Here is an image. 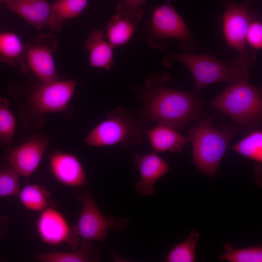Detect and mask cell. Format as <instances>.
Listing matches in <instances>:
<instances>
[{"mask_svg": "<svg viewBox=\"0 0 262 262\" xmlns=\"http://www.w3.org/2000/svg\"><path fill=\"white\" fill-rule=\"evenodd\" d=\"M19 199L27 209L41 211L47 208L49 193L37 184L25 186L18 194Z\"/></svg>", "mask_w": 262, "mask_h": 262, "instance_id": "cb8c5ba5", "label": "cell"}, {"mask_svg": "<svg viewBox=\"0 0 262 262\" xmlns=\"http://www.w3.org/2000/svg\"><path fill=\"white\" fill-rule=\"evenodd\" d=\"M219 0L224 6L222 28L225 40L229 48L235 49L239 54L229 64L249 73L257 56L255 50L247 46L246 35L250 22L259 13L252 7L251 0Z\"/></svg>", "mask_w": 262, "mask_h": 262, "instance_id": "3957f363", "label": "cell"}, {"mask_svg": "<svg viewBox=\"0 0 262 262\" xmlns=\"http://www.w3.org/2000/svg\"><path fill=\"white\" fill-rule=\"evenodd\" d=\"M246 42L247 46L254 50L262 48V23L259 14L249 23L246 35Z\"/></svg>", "mask_w": 262, "mask_h": 262, "instance_id": "f1b7e54d", "label": "cell"}, {"mask_svg": "<svg viewBox=\"0 0 262 262\" xmlns=\"http://www.w3.org/2000/svg\"><path fill=\"white\" fill-rule=\"evenodd\" d=\"M19 174L11 166L0 168V197L15 196L20 191Z\"/></svg>", "mask_w": 262, "mask_h": 262, "instance_id": "83f0119b", "label": "cell"}, {"mask_svg": "<svg viewBox=\"0 0 262 262\" xmlns=\"http://www.w3.org/2000/svg\"><path fill=\"white\" fill-rule=\"evenodd\" d=\"M106 116L107 119L96 125L85 137L87 145L101 147L120 144L126 149L140 143L142 131L136 116L121 107L107 113Z\"/></svg>", "mask_w": 262, "mask_h": 262, "instance_id": "ba28073f", "label": "cell"}, {"mask_svg": "<svg viewBox=\"0 0 262 262\" xmlns=\"http://www.w3.org/2000/svg\"><path fill=\"white\" fill-rule=\"evenodd\" d=\"M132 157L140 177L136 190L146 196L152 195L155 183L171 169L168 163L155 152L142 155L134 153Z\"/></svg>", "mask_w": 262, "mask_h": 262, "instance_id": "5bb4252c", "label": "cell"}, {"mask_svg": "<svg viewBox=\"0 0 262 262\" xmlns=\"http://www.w3.org/2000/svg\"><path fill=\"white\" fill-rule=\"evenodd\" d=\"M6 0H0V4L2 2H5Z\"/></svg>", "mask_w": 262, "mask_h": 262, "instance_id": "4dcf8cb0", "label": "cell"}, {"mask_svg": "<svg viewBox=\"0 0 262 262\" xmlns=\"http://www.w3.org/2000/svg\"><path fill=\"white\" fill-rule=\"evenodd\" d=\"M49 167L53 176L63 185L76 187L87 183L84 167L72 153L54 151L49 157Z\"/></svg>", "mask_w": 262, "mask_h": 262, "instance_id": "4fadbf2b", "label": "cell"}, {"mask_svg": "<svg viewBox=\"0 0 262 262\" xmlns=\"http://www.w3.org/2000/svg\"><path fill=\"white\" fill-rule=\"evenodd\" d=\"M7 7L37 29L47 25L51 11L47 0H6Z\"/></svg>", "mask_w": 262, "mask_h": 262, "instance_id": "9a60e30c", "label": "cell"}, {"mask_svg": "<svg viewBox=\"0 0 262 262\" xmlns=\"http://www.w3.org/2000/svg\"><path fill=\"white\" fill-rule=\"evenodd\" d=\"M88 0H58L51 6L47 24L54 31H61L64 20L78 16L87 6Z\"/></svg>", "mask_w": 262, "mask_h": 262, "instance_id": "d6986e66", "label": "cell"}, {"mask_svg": "<svg viewBox=\"0 0 262 262\" xmlns=\"http://www.w3.org/2000/svg\"><path fill=\"white\" fill-rule=\"evenodd\" d=\"M170 79L167 73L156 72L146 79L143 87L135 88L143 103L139 114L143 120L153 121L181 131L204 112L199 92L170 88L165 84Z\"/></svg>", "mask_w": 262, "mask_h": 262, "instance_id": "6da1fadb", "label": "cell"}, {"mask_svg": "<svg viewBox=\"0 0 262 262\" xmlns=\"http://www.w3.org/2000/svg\"><path fill=\"white\" fill-rule=\"evenodd\" d=\"M200 236L196 229H192L186 239L176 245L167 254V262H194L196 261V249Z\"/></svg>", "mask_w": 262, "mask_h": 262, "instance_id": "603a6c76", "label": "cell"}, {"mask_svg": "<svg viewBox=\"0 0 262 262\" xmlns=\"http://www.w3.org/2000/svg\"><path fill=\"white\" fill-rule=\"evenodd\" d=\"M27 46L23 44L15 33L5 32L0 33V61L7 65L16 67L24 61Z\"/></svg>", "mask_w": 262, "mask_h": 262, "instance_id": "ffe728a7", "label": "cell"}, {"mask_svg": "<svg viewBox=\"0 0 262 262\" xmlns=\"http://www.w3.org/2000/svg\"><path fill=\"white\" fill-rule=\"evenodd\" d=\"M146 0H121L116 6L117 14L127 19L136 27L141 20Z\"/></svg>", "mask_w": 262, "mask_h": 262, "instance_id": "4316f807", "label": "cell"}, {"mask_svg": "<svg viewBox=\"0 0 262 262\" xmlns=\"http://www.w3.org/2000/svg\"><path fill=\"white\" fill-rule=\"evenodd\" d=\"M183 64L190 71L195 82V91L200 92L205 86L218 82L232 83L248 81L249 73L229 65L210 53H171L163 58L164 65L171 67L176 62Z\"/></svg>", "mask_w": 262, "mask_h": 262, "instance_id": "8992f818", "label": "cell"}, {"mask_svg": "<svg viewBox=\"0 0 262 262\" xmlns=\"http://www.w3.org/2000/svg\"><path fill=\"white\" fill-rule=\"evenodd\" d=\"M144 27L148 45L152 48L164 49L171 39H176L185 52L194 53L198 49L196 40L169 2L154 8Z\"/></svg>", "mask_w": 262, "mask_h": 262, "instance_id": "52a82bcc", "label": "cell"}, {"mask_svg": "<svg viewBox=\"0 0 262 262\" xmlns=\"http://www.w3.org/2000/svg\"><path fill=\"white\" fill-rule=\"evenodd\" d=\"M37 232L42 240L50 245L66 242L76 246L80 244L75 227H71L64 215L57 210L47 207L37 221Z\"/></svg>", "mask_w": 262, "mask_h": 262, "instance_id": "8fae6325", "label": "cell"}, {"mask_svg": "<svg viewBox=\"0 0 262 262\" xmlns=\"http://www.w3.org/2000/svg\"><path fill=\"white\" fill-rule=\"evenodd\" d=\"M49 144L46 136H31L12 150L8 158L11 166L20 175L30 176L40 164Z\"/></svg>", "mask_w": 262, "mask_h": 262, "instance_id": "7c38bea8", "label": "cell"}, {"mask_svg": "<svg viewBox=\"0 0 262 262\" xmlns=\"http://www.w3.org/2000/svg\"><path fill=\"white\" fill-rule=\"evenodd\" d=\"M81 248L71 252L52 251L39 253L36 258L42 262H91L99 261L100 253L91 241L82 240Z\"/></svg>", "mask_w": 262, "mask_h": 262, "instance_id": "ac0fdd59", "label": "cell"}, {"mask_svg": "<svg viewBox=\"0 0 262 262\" xmlns=\"http://www.w3.org/2000/svg\"><path fill=\"white\" fill-rule=\"evenodd\" d=\"M224 254L219 258L230 262H261L262 247L260 245L244 248H234L229 242L224 245Z\"/></svg>", "mask_w": 262, "mask_h": 262, "instance_id": "d4e9b609", "label": "cell"}, {"mask_svg": "<svg viewBox=\"0 0 262 262\" xmlns=\"http://www.w3.org/2000/svg\"><path fill=\"white\" fill-rule=\"evenodd\" d=\"M77 84L76 80L58 79L42 82L21 105V115L26 127L33 129L44 124V115L66 111Z\"/></svg>", "mask_w": 262, "mask_h": 262, "instance_id": "5b68a950", "label": "cell"}, {"mask_svg": "<svg viewBox=\"0 0 262 262\" xmlns=\"http://www.w3.org/2000/svg\"><path fill=\"white\" fill-rule=\"evenodd\" d=\"M105 39L104 32L94 30L89 34L84 46L89 52V66L108 70L114 63V48Z\"/></svg>", "mask_w": 262, "mask_h": 262, "instance_id": "e0dca14e", "label": "cell"}, {"mask_svg": "<svg viewBox=\"0 0 262 262\" xmlns=\"http://www.w3.org/2000/svg\"><path fill=\"white\" fill-rule=\"evenodd\" d=\"M78 198L82 205L77 224L74 227L80 239L105 243L106 234L109 229L123 230L128 226L129 221L127 218L104 216L92 195L85 193Z\"/></svg>", "mask_w": 262, "mask_h": 262, "instance_id": "9c48e42d", "label": "cell"}, {"mask_svg": "<svg viewBox=\"0 0 262 262\" xmlns=\"http://www.w3.org/2000/svg\"><path fill=\"white\" fill-rule=\"evenodd\" d=\"M136 26L116 14L110 18L104 32L105 39L115 48L125 44L131 38Z\"/></svg>", "mask_w": 262, "mask_h": 262, "instance_id": "44dd1931", "label": "cell"}, {"mask_svg": "<svg viewBox=\"0 0 262 262\" xmlns=\"http://www.w3.org/2000/svg\"><path fill=\"white\" fill-rule=\"evenodd\" d=\"M239 129L214 128L209 117H204L189 130V142L193 147V163L209 176L214 175L229 145Z\"/></svg>", "mask_w": 262, "mask_h": 262, "instance_id": "7a4b0ae2", "label": "cell"}, {"mask_svg": "<svg viewBox=\"0 0 262 262\" xmlns=\"http://www.w3.org/2000/svg\"><path fill=\"white\" fill-rule=\"evenodd\" d=\"M57 48V39L52 34H39L34 44L27 46L24 62L42 82L58 79L53 53Z\"/></svg>", "mask_w": 262, "mask_h": 262, "instance_id": "30bf717a", "label": "cell"}, {"mask_svg": "<svg viewBox=\"0 0 262 262\" xmlns=\"http://www.w3.org/2000/svg\"><path fill=\"white\" fill-rule=\"evenodd\" d=\"M154 152L181 151L189 142L188 138L180 133L176 129L159 124L145 131Z\"/></svg>", "mask_w": 262, "mask_h": 262, "instance_id": "2e32d148", "label": "cell"}, {"mask_svg": "<svg viewBox=\"0 0 262 262\" xmlns=\"http://www.w3.org/2000/svg\"><path fill=\"white\" fill-rule=\"evenodd\" d=\"M9 101L5 98H0V141L3 145L12 143L16 119L9 109Z\"/></svg>", "mask_w": 262, "mask_h": 262, "instance_id": "484cf974", "label": "cell"}, {"mask_svg": "<svg viewBox=\"0 0 262 262\" xmlns=\"http://www.w3.org/2000/svg\"><path fill=\"white\" fill-rule=\"evenodd\" d=\"M7 220L5 217L0 216V229L1 228V225H4L6 226V223H7ZM0 235H2L0 233Z\"/></svg>", "mask_w": 262, "mask_h": 262, "instance_id": "f546056e", "label": "cell"}, {"mask_svg": "<svg viewBox=\"0 0 262 262\" xmlns=\"http://www.w3.org/2000/svg\"><path fill=\"white\" fill-rule=\"evenodd\" d=\"M248 82L231 83L210 105L242 126L257 128L261 124L262 91Z\"/></svg>", "mask_w": 262, "mask_h": 262, "instance_id": "277c9868", "label": "cell"}, {"mask_svg": "<svg viewBox=\"0 0 262 262\" xmlns=\"http://www.w3.org/2000/svg\"><path fill=\"white\" fill-rule=\"evenodd\" d=\"M230 148L240 155L262 164V131L255 130L251 131Z\"/></svg>", "mask_w": 262, "mask_h": 262, "instance_id": "7402d4cb", "label": "cell"}]
</instances>
